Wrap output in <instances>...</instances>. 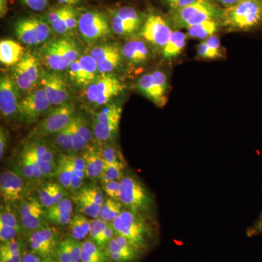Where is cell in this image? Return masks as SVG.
<instances>
[{"label": "cell", "instance_id": "7a4b0ae2", "mask_svg": "<svg viewBox=\"0 0 262 262\" xmlns=\"http://www.w3.org/2000/svg\"><path fill=\"white\" fill-rule=\"evenodd\" d=\"M119 201L125 209L146 218L155 220L156 203L155 196L140 179L130 173H125L120 181Z\"/></svg>", "mask_w": 262, "mask_h": 262}, {"label": "cell", "instance_id": "74e56055", "mask_svg": "<svg viewBox=\"0 0 262 262\" xmlns=\"http://www.w3.org/2000/svg\"><path fill=\"white\" fill-rule=\"evenodd\" d=\"M24 245L21 241L14 239L1 243L0 256L24 254Z\"/></svg>", "mask_w": 262, "mask_h": 262}, {"label": "cell", "instance_id": "c3c4849f", "mask_svg": "<svg viewBox=\"0 0 262 262\" xmlns=\"http://www.w3.org/2000/svg\"><path fill=\"white\" fill-rule=\"evenodd\" d=\"M198 56L202 59L214 60L220 58L214 51H212L204 40L201 41L196 48Z\"/></svg>", "mask_w": 262, "mask_h": 262}, {"label": "cell", "instance_id": "44dd1931", "mask_svg": "<svg viewBox=\"0 0 262 262\" xmlns=\"http://www.w3.org/2000/svg\"><path fill=\"white\" fill-rule=\"evenodd\" d=\"M112 262H136L144 251L129 239L116 234L106 249Z\"/></svg>", "mask_w": 262, "mask_h": 262}, {"label": "cell", "instance_id": "91938a15", "mask_svg": "<svg viewBox=\"0 0 262 262\" xmlns=\"http://www.w3.org/2000/svg\"><path fill=\"white\" fill-rule=\"evenodd\" d=\"M212 1L222 9H225L237 4L241 0H212Z\"/></svg>", "mask_w": 262, "mask_h": 262}, {"label": "cell", "instance_id": "7dc6e473", "mask_svg": "<svg viewBox=\"0 0 262 262\" xmlns=\"http://www.w3.org/2000/svg\"><path fill=\"white\" fill-rule=\"evenodd\" d=\"M103 192L112 199L119 201V194L120 191V181H110L102 184Z\"/></svg>", "mask_w": 262, "mask_h": 262}, {"label": "cell", "instance_id": "836d02e7", "mask_svg": "<svg viewBox=\"0 0 262 262\" xmlns=\"http://www.w3.org/2000/svg\"><path fill=\"white\" fill-rule=\"evenodd\" d=\"M74 201L77 207V209L82 214L92 219H97L99 217L101 207L91 201L82 193H76L75 196H74Z\"/></svg>", "mask_w": 262, "mask_h": 262}, {"label": "cell", "instance_id": "6125c7cd", "mask_svg": "<svg viewBox=\"0 0 262 262\" xmlns=\"http://www.w3.org/2000/svg\"><path fill=\"white\" fill-rule=\"evenodd\" d=\"M24 254L0 256V262H22Z\"/></svg>", "mask_w": 262, "mask_h": 262}, {"label": "cell", "instance_id": "d6a6232c", "mask_svg": "<svg viewBox=\"0 0 262 262\" xmlns=\"http://www.w3.org/2000/svg\"><path fill=\"white\" fill-rule=\"evenodd\" d=\"M119 127L120 124H103L93 121L95 139L101 144L113 140L118 134Z\"/></svg>", "mask_w": 262, "mask_h": 262}, {"label": "cell", "instance_id": "d590c367", "mask_svg": "<svg viewBox=\"0 0 262 262\" xmlns=\"http://www.w3.org/2000/svg\"><path fill=\"white\" fill-rule=\"evenodd\" d=\"M123 209L124 207L121 202L108 198L104 201L101 207L99 218L105 222L111 223L114 220H116Z\"/></svg>", "mask_w": 262, "mask_h": 262}, {"label": "cell", "instance_id": "db71d44e", "mask_svg": "<svg viewBox=\"0 0 262 262\" xmlns=\"http://www.w3.org/2000/svg\"><path fill=\"white\" fill-rule=\"evenodd\" d=\"M205 42L209 46L212 51L215 52L220 58L223 56V51H222V43H221L220 39L218 36L214 35L208 37V39H205Z\"/></svg>", "mask_w": 262, "mask_h": 262}, {"label": "cell", "instance_id": "4dcf8cb0", "mask_svg": "<svg viewBox=\"0 0 262 262\" xmlns=\"http://www.w3.org/2000/svg\"><path fill=\"white\" fill-rule=\"evenodd\" d=\"M70 236L77 241H81L89 235L91 227V220L82 214L72 215L69 224Z\"/></svg>", "mask_w": 262, "mask_h": 262}, {"label": "cell", "instance_id": "8d00e7d4", "mask_svg": "<svg viewBox=\"0 0 262 262\" xmlns=\"http://www.w3.org/2000/svg\"><path fill=\"white\" fill-rule=\"evenodd\" d=\"M125 165L124 163H117L115 165H106L100 180L101 183H106L110 181H121L125 176Z\"/></svg>", "mask_w": 262, "mask_h": 262}, {"label": "cell", "instance_id": "5bb4252c", "mask_svg": "<svg viewBox=\"0 0 262 262\" xmlns=\"http://www.w3.org/2000/svg\"><path fill=\"white\" fill-rule=\"evenodd\" d=\"M30 184L16 170H7L0 174V194L5 203H18L29 196Z\"/></svg>", "mask_w": 262, "mask_h": 262}, {"label": "cell", "instance_id": "603a6c76", "mask_svg": "<svg viewBox=\"0 0 262 262\" xmlns=\"http://www.w3.org/2000/svg\"><path fill=\"white\" fill-rule=\"evenodd\" d=\"M122 54L130 64L137 67L146 64L151 58V51L144 39H132L124 44Z\"/></svg>", "mask_w": 262, "mask_h": 262}, {"label": "cell", "instance_id": "f907efd6", "mask_svg": "<svg viewBox=\"0 0 262 262\" xmlns=\"http://www.w3.org/2000/svg\"><path fill=\"white\" fill-rule=\"evenodd\" d=\"M20 234H23V232L20 229L0 226V241L1 243L16 239V237Z\"/></svg>", "mask_w": 262, "mask_h": 262}, {"label": "cell", "instance_id": "b9f144b4", "mask_svg": "<svg viewBox=\"0 0 262 262\" xmlns=\"http://www.w3.org/2000/svg\"><path fill=\"white\" fill-rule=\"evenodd\" d=\"M108 222H105L99 217L91 220V227L89 233V239L96 244L108 225Z\"/></svg>", "mask_w": 262, "mask_h": 262}, {"label": "cell", "instance_id": "3957f363", "mask_svg": "<svg viewBox=\"0 0 262 262\" xmlns=\"http://www.w3.org/2000/svg\"><path fill=\"white\" fill-rule=\"evenodd\" d=\"M221 27L229 32H249L262 25V0H241L222 10Z\"/></svg>", "mask_w": 262, "mask_h": 262}, {"label": "cell", "instance_id": "e7e4bbea", "mask_svg": "<svg viewBox=\"0 0 262 262\" xmlns=\"http://www.w3.org/2000/svg\"><path fill=\"white\" fill-rule=\"evenodd\" d=\"M80 0H58V3L61 4L67 5V6H72L78 4Z\"/></svg>", "mask_w": 262, "mask_h": 262}, {"label": "cell", "instance_id": "ee69618b", "mask_svg": "<svg viewBox=\"0 0 262 262\" xmlns=\"http://www.w3.org/2000/svg\"><path fill=\"white\" fill-rule=\"evenodd\" d=\"M64 239L67 248L72 258V262H81V255H82V243L80 241L74 239L71 236L66 237Z\"/></svg>", "mask_w": 262, "mask_h": 262}, {"label": "cell", "instance_id": "d4e9b609", "mask_svg": "<svg viewBox=\"0 0 262 262\" xmlns=\"http://www.w3.org/2000/svg\"><path fill=\"white\" fill-rule=\"evenodd\" d=\"M73 204L68 198H65L58 204L46 210V219L51 225L65 226L70 224L72 218Z\"/></svg>", "mask_w": 262, "mask_h": 262}, {"label": "cell", "instance_id": "8fae6325", "mask_svg": "<svg viewBox=\"0 0 262 262\" xmlns=\"http://www.w3.org/2000/svg\"><path fill=\"white\" fill-rule=\"evenodd\" d=\"M81 36L89 43L107 37L111 33V23L103 12L91 10L84 12L78 18Z\"/></svg>", "mask_w": 262, "mask_h": 262}, {"label": "cell", "instance_id": "f5cc1de1", "mask_svg": "<svg viewBox=\"0 0 262 262\" xmlns=\"http://www.w3.org/2000/svg\"><path fill=\"white\" fill-rule=\"evenodd\" d=\"M246 234L249 237H253L262 234V211L258 215V218L253 222L252 225L248 227L247 230H246Z\"/></svg>", "mask_w": 262, "mask_h": 262}, {"label": "cell", "instance_id": "9f6ffc18", "mask_svg": "<svg viewBox=\"0 0 262 262\" xmlns=\"http://www.w3.org/2000/svg\"><path fill=\"white\" fill-rule=\"evenodd\" d=\"M67 156H68L69 159L70 160L71 163L74 165L76 170L86 173L85 162H84L82 155L74 153V154L67 155Z\"/></svg>", "mask_w": 262, "mask_h": 262}, {"label": "cell", "instance_id": "6f0895ef", "mask_svg": "<svg viewBox=\"0 0 262 262\" xmlns=\"http://www.w3.org/2000/svg\"><path fill=\"white\" fill-rule=\"evenodd\" d=\"M29 8L35 11H42L47 8L48 0H21Z\"/></svg>", "mask_w": 262, "mask_h": 262}, {"label": "cell", "instance_id": "5b68a950", "mask_svg": "<svg viewBox=\"0 0 262 262\" xmlns=\"http://www.w3.org/2000/svg\"><path fill=\"white\" fill-rule=\"evenodd\" d=\"M75 105L71 102L56 106L38 122L29 134L30 139H43L53 136L68 126L75 117Z\"/></svg>", "mask_w": 262, "mask_h": 262}, {"label": "cell", "instance_id": "277c9868", "mask_svg": "<svg viewBox=\"0 0 262 262\" xmlns=\"http://www.w3.org/2000/svg\"><path fill=\"white\" fill-rule=\"evenodd\" d=\"M222 10L212 0H196L180 9L169 11V19L174 28L187 29L207 20L220 21Z\"/></svg>", "mask_w": 262, "mask_h": 262}, {"label": "cell", "instance_id": "ac0fdd59", "mask_svg": "<svg viewBox=\"0 0 262 262\" xmlns=\"http://www.w3.org/2000/svg\"><path fill=\"white\" fill-rule=\"evenodd\" d=\"M19 89L14 80L9 76H2L0 80V111L8 120L18 118Z\"/></svg>", "mask_w": 262, "mask_h": 262}, {"label": "cell", "instance_id": "1f68e13d", "mask_svg": "<svg viewBox=\"0 0 262 262\" xmlns=\"http://www.w3.org/2000/svg\"><path fill=\"white\" fill-rule=\"evenodd\" d=\"M72 122L68 126L64 127L63 130L57 133L53 136V144L52 145L57 150L63 154H74L72 148Z\"/></svg>", "mask_w": 262, "mask_h": 262}, {"label": "cell", "instance_id": "6da1fadb", "mask_svg": "<svg viewBox=\"0 0 262 262\" xmlns=\"http://www.w3.org/2000/svg\"><path fill=\"white\" fill-rule=\"evenodd\" d=\"M115 233L121 235L145 251L156 236V221L146 218L124 208L111 222Z\"/></svg>", "mask_w": 262, "mask_h": 262}, {"label": "cell", "instance_id": "816d5d0a", "mask_svg": "<svg viewBox=\"0 0 262 262\" xmlns=\"http://www.w3.org/2000/svg\"><path fill=\"white\" fill-rule=\"evenodd\" d=\"M52 196L53 206L58 204L67 198V189L58 183L51 182Z\"/></svg>", "mask_w": 262, "mask_h": 262}, {"label": "cell", "instance_id": "680465c9", "mask_svg": "<svg viewBox=\"0 0 262 262\" xmlns=\"http://www.w3.org/2000/svg\"><path fill=\"white\" fill-rule=\"evenodd\" d=\"M8 139H9L8 131L4 127L1 126L0 128V159L1 160L3 159L8 147Z\"/></svg>", "mask_w": 262, "mask_h": 262}, {"label": "cell", "instance_id": "e575fe53", "mask_svg": "<svg viewBox=\"0 0 262 262\" xmlns=\"http://www.w3.org/2000/svg\"><path fill=\"white\" fill-rule=\"evenodd\" d=\"M122 108L117 104H108L96 113L93 121L103 124H120Z\"/></svg>", "mask_w": 262, "mask_h": 262}, {"label": "cell", "instance_id": "83f0119b", "mask_svg": "<svg viewBox=\"0 0 262 262\" xmlns=\"http://www.w3.org/2000/svg\"><path fill=\"white\" fill-rule=\"evenodd\" d=\"M75 167L71 163L67 155L61 153L58 155L55 177H57L59 184L67 190H70L71 183H72V177L75 174Z\"/></svg>", "mask_w": 262, "mask_h": 262}, {"label": "cell", "instance_id": "f6af8a7d", "mask_svg": "<svg viewBox=\"0 0 262 262\" xmlns=\"http://www.w3.org/2000/svg\"><path fill=\"white\" fill-rule=\"evenodd\" d=\"M75 119V117H74ZM72 120V148H73L74 153L78 154L80 151L82 152L84 149L89 146V144L82 139V136L79 134L76 127L75 120Z\"/></svg>", "mask_w": 262, "mask_h": 262}, {"label": "cell", "instance_id": "681fc988", "mask_svg": "<svg viewBox=\"0 0 262 262\" xmlns=\"http://www.w3.org/2000/svg\"><path fill=\"white\" fill-rule=\"evenodd\" d=\"M53 257L59 262H72V258L64 239H62L55 251Z\"/></svg>", "mask_w": 262, "mask_h": 262}, {"label": "cell", "instance_id": "d6986e66", "mask_svg": "<svg viewBox=\"0 0 262 262\" xmlns=\"http://www.w3.org/2000/svg\"><path fill=\"white\" fill-rule=\"evenodd\" d=\"M41 82L42 89L52 106H58L69 102L70 89L61 75L45 72L41 76Z\"/></svg>", "mask_w": 262, "mask_h": 262}, {"label": "cell", "instance_id": "4316f807", "mask_svg": "<svg viewBox=\"0 0 262 262\" xmlns=\"http://www.w3.org/2000/svg\"><path fill=\"white\" fill-rule=\"evenodd\" d=\"M187 34L179 30H173L165 47L162 50L165 60H171L179 56L187 46Z\"/></svg>", "mask_w": 262, "mask_h": 262}, {"label": "cell", "instance_id": "94428289", "mask_svg": "<svg viewBox=\"0 0 262 262\" xmlns=\"http://www.w3.org/2000/svg\"><path fill=\"white\" fill-rule=\"evenodd\" d=\"M42 260L43 258H41L40 256L31 251V252L24 253L22 262H42Z\"/></svg>", "mask_w": 262, "mask_h": 262}, {"label": "cell", "instance_id": "be15d7a7", "mask_svg": "<svg viewBox=\"0 0 262 262\" xmlns=\"http://www.w3.org/2000/svg\"><path fill=\"white\" fill-rule=\"evenodd\" d=\"M8 12V0H0V17L5 18Z\"/></svg>", "mask_w": 262, "mask_h": 262}, {"label": "cell", "instance_id": "f546056e", "mask_svg": "<svg viewBox=\"0 0 262 262\" xmlns=\"http://www.w3.org/2000/svg\"><path fill=\"white\" fill-rule=\"evenodd\" d=\"M81 262H112L107 252L91 239L82 242Z\"/></svg>", "mask_w": 262, "mask_h": 262}, {"label": "cell", "instance_id": "4fadbf2b", "mask_svg": "<svg viewBox=\"0 0 262 262\" xmlns=\"http://www.w3.org/2000/svg\"><path fill=\"white\" fill-rule=\"evenodd\" d=\"M52 105L43 89L29 93L19 103L18 119L25 125H30L47 115Z\"/></svg>", "mask_w": 262, "mask_h": 262}, {"label": "cell", "instance_id": "11a10c76", "mask_svg": "<svg viewBox=\"0 0 262 262\" xmlns=\"http://www.w3.org/2000/svg\"><path fill=\"white\" fill-rule=\"evenodd\" d=\"M195 1L196 0H161L162 3L167 8H168L170 11V10L180 9V8L192 4V3Z\"/></svg>", "mask_w": 262, "mask_h": 262}, {"label": "cell", "instance_id": "30bf717a", "mask_svg": "<svg viewBox=\"0 0 262 262\" xmlns=\"http://www.w3.org/2000/svg\"><path fill=\"white\" fill-rule=\"evenodd\" d=\"M15 34L18 40L28 46H35L46 42L51 36V28L44 19L24 17L14 24Z\"/></svg>", "mask_w": 262, "mask_h": 262}, {"label": "cell", "instance_id": "ba28073f", "mask_svg": "<svg viewBox=\"0 0 262 262\" xmlns=\"http://www.w3.org/2000/svg\"><path fill=\"white\" fill-rule=\"evenodd\" d=\"M16 215L24 234L28 237L32 232L49 225L46 219V209L39 200L27 196L18 203Z\"/></svg>", "mask_w": 262, "mask_h": 262}, {"label": "cell", "instance_id": "e0dca14e", "mask_svg": "<svg viewBox=\"0 0 262 262\" xmlns=\"http://www.w3.org/2000/svg\"><path fill=\"white\" fill-rule=\"evenodd\" d=\"M40 77L39 62L34 55L27 53L23 58L15 65L13 80L18 89L23 91H31L37 84Z\"/></svg>", "mask_w": 262, "mask_h": 262}, {"label": "cell", "instance_id": "f35d334b", "mask_svg": "<svg viewBox=\"0 0 262 262\" xmlns=\"http://www.w3.org/2000/svg\"><path fill=\"white\" fill-rule=\"evenodd\" d=\"M74 120H75L76 127H77L79 134L82 136V139L86 141V143L90 145V144L93 142L95 138L93 129H91L89 123L83 117L75 115Z\"/></svg>", "mask_w": 262, "mask_h": 262}, {"label": "cell", "instance_id": "03108f58", "mask_svg": "<svg viewBox=\"0 0 262 262\" xmlns=\"http://www.w3.org/2000/svg\"><path fill=\"white\" fill-rule=\"evenodd\" d=\"M42 262H59V261H57L56 258L53 257V256H51V257L44 258V259L42 260Z\"/></svg>", "mask_w": 262, "mask_h": 262}, {"label": "cell", "instance_id": "9c48e42d", "mask_svg": "<svg viewBox=\"0 0 262 262\" xmlns=\"http://www.w3.org/2000/svg\"><path fill=\"white\" fill-rule=\"evenodd\" d=\"M172 27L170 19L152 12L146 15L140 35L146 42L163 50L173 32Z\"/></svg>", "mask_w": 262, "mask_h": 262}, {"label": "cell", "instance_id": "ab89813d", "mask_svg": "<svg viewBox=\"0 0 262 262\" xmlns=\"http://www.w3.org/2000/svg\"><path fill=\"white\" fill-rule=\"evenodd\" d=\"M38 200L46 210L53 206L51 182L42 183L38 186Z\"/></svg>", "mask_w": 262, "mask_h": 262}, {"label": "cell", "instance_id": "ffe728a7", "mask_svg": "<svg viewBox=\"0 0 262 262\" xmlns=\"http://www.w3.org/2000/svg\"><path fill=\"white\" fill-rule=\"evenodd\" d=\"M70 80L81 87L87 88L97 78V63L91 55H84L68 69Z\"/></svg>", "mask_w": 262, "mask_h": 262}, {"label": "cell", "instance_id": "7c38bea8", "mask_svg": "<svg viewBox=\"0 0 262 262\" xmlns=\"http://www.w3.org/2000/svg\"><path fill=\"white\" fill-rule=\"evenodd\" d=\"M137 89L141 94L156 106L163 107L167 102L168 80L166 74L156 70L141 76L137 82Z\"/></svg>", "mask_w": 262, "mask_h": 262}, {"label": "cell", "instance_id": "60d3db41", "mask_svg": "<svg viewBox=\"0 0 262 262\" xmlns=\"http://www.w3.org/2000/svg\"><path fill=\"white\" fill-rule=\"evenodd\" d=\"M79 192L82 193L84 195L89 198L91 201L97 204L100 207H102L104 203V196L102 189L96 185H89L83 187Z\"/></svg>", "mask_w": 262, "mask_h": 262}, {"label": "cell", "instance_id": "52a82bcc", "mask_svg": "<svg viewBox=\"0 0 262 262\" xmlns=\"http://www.w3.org/2000/svg\"><path fill=\"white\" fill-rule=\"evenodd\" d=\"M124 89L125 85L117 77L108 74L101 75L85 88L84 96L89 102L101 106L119 96Z\"/></svg>", "mask_w": 262, "mask_h": 262}, {"label": "cell", "instance_id": "7bdbcfd3", "mask_svg": "<svg viewBox=\"0 0 262 262\" xmlns=\"http://www.w3.org/2000/svg\"><path fill=\"white\" fill-rule=\"evenodd\" d=\"M101 152L106 165H115L117 163H124L120 153L112 146H103Z\"/></svg>", "mask_w": 262, "mask_h": 262}, {"label": "cell", "instance_id": "9a60e30c", "mask_svg": "<svg viewBox=\"0 0 262 262\" xmlns=\"http://www.w3.org/2000/svg\"><path fill=\"white\" fill-rule=\"evenodd\" d=\"M61 241L59 231L50 226V224L32 232L28 239L31 251L43 259L53 256L57 246Z\"/></svg>", "mask_w": 262, "mask_h": 262}, {"label": "cell", "instance_id": "cb8c5ba5", "mask_svg": "<svg viewBox=\"0 0 262 262\" xmlns=\"http://www.w3.org/2000/svg\"><path fill=\"white\" fill-rule=\"evenodd\" d=\"M85 162V172L88 178L99 179L104 170L105 163L101 149L89 145L81 153Z\"/></svg>", "mask_w": 262, "mask_h": 262}, {"label": "cell", "instance_id": "8992f818", "mask_svg": "<svg viewBox=\"0 0 262 262\" xmlns=\"http://www.w3.org/2000/svg\"><path fill=\"white\" fill-rule=\"evenodd\" d=\"M42 53L48 67L56 72L67 70L79 58L77 45L68 39L52 41L43 48Z\"/></svg>", "mask_w": 262, "mask_h": 262}, {"label": "cell", "instance_id": "484cf974", "mask_svg": "<svg viewBox=\"0 0 262 262\" xmlns=\"http://www.w3.org/2000/svg\"><path fill=\"white\" fill-rule=\"evenodd\" d=\"M24 48L20 43L12 39H3L0 42V61L7 67L15 66L23 58Z\"/></svg>", "mask_w": 262, "mask_h": 262}, {"label": "cell", "instance_id": "7402d4cb", "mask_svg": "<svg viewBox=\"0 0 262 262\" xmlns=\"http://www.w3.org/2000/svg\"><path fill=\"white\" fill-rule=\"evenodd\" d=\"M91 56L97 63L98 72L101 75H107L116 70L122 60V51L113 45H102L94 48Z\"/></svg>", "mask_w": 262, "mask_h": 262}, {"label": "cell", "instance_id": "f1b7e54d", "mask_svg": "<svg viewBox=\"0 0 262 262\" xmlns=\"http://www.w3.org/2000/svg\"><path fill=\"white\" fill-rule=\"evenodd\" d=\"M221 24L219 20H207L198 25L187 29V37L192 39L205 40L208 37L214 35L220 29Z\"/></svg>", "mask_w": 262, "mask_h": 262}, {"label": "cell", "instance_id": "2e32d148", "mask_svg": "<svg viewBox=\"0 0 262 262\" xmlns=\"http://www.w3.org/2000/svg\"><path fill=\"white\" fill-rule=\"evenodd\" d=\"M145 17L133 7H121L112 13V29L117 35L126 36L141 30Z\"/></svg>", "mask_w": 262, "mask_h": 262}, {"label": "cell", "instance_id": "bcb514c9", "mask_svg": "<svg viewBox=\"0 0 262 262\" xmlns=\"http://www.w3.org/2000/svg\"><path fill=\"white\" fill-rule=\"evenodd\" d=\"M115 235H116V233H115L113 226L112 223H110L103 233L101 234V237L98 239L97 242L96 243V244L101 249L106 251L108 244L115 237Z\"/></svg>", "mask_w": 262, "mask_h": 262}]
</instances>
